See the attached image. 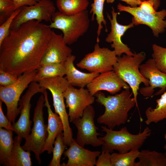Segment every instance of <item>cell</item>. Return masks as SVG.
<instances>
[{"label": "cell", "instance_id": "1", "mask_svg": "<svg viewBox=\"0 0 166 166\" xmlns=\"http://www.w3.org/2000/svg\"><path fill=\"white\" fill-rule=\"evenodd\" d=\"M51 29L32 20L10 30L0 45V69L18 77L37 70L51 38Z\"/></svg>", "mask_w": 166, "mask_h": 166}, {"label": "cell", "instance_id": "2", "mask_svg": "<svg viewBox=\"0 0 166 166\" xmlns=\"http://www.w3.org/2000/svg\"><path fill=\"white\" fill-rule=\"evenodd\" d=\"M130 88L125 89L119 93L107 97L101 91L94 95L96 97V101L105 108L103 114L97 119L98 123L104 124L113 129L116 126L126 123L129 112L136 106Z\"/></svg>", "mask_w": 166, "mask_h": 166}, {"label": "cell", "instance_id": "3", "mask_svg": "<svg viewBox=\"0 0 166 166\" xmlns=\"http://www.w3.org/2000/svg\"><path fill=\"white\" fill-rule=\"evenodd\" d=\"M101 128V131L106 133L103 137H99L103 142L102 150L107 151L110 153L113 152L114 150L124 153L133 149H139L150 136L152 132L148 127L137 134L129 132L126 127L117 131L110 129L106 126H102Z\"/></svg>", "mask_w": 166, "mask_h": 166}, {"label": "cell", "instance_id": "4", "mask_svg": "<svg viewBox=\"0 0 166 166\" xmlns=\"http://www.w3.org/2000/svg\"><path fill=\"white\" fill-rule=\"evenodd\" d=\"M146 57L145 53L143 51L134 52L132 56L124 54L122 56L117 57V61L113 66V70L131 89L136 106L138 109L137 97L139 85L142 83L145 86L149 85V80L142 75L139 69L140 66Z\"/></svg>", "mask_w": 166, "mask_h": 166}, {"label": "cell", "instance_id": "5", "mask_svg": "<svg viewBox=\"0 0 166 166\" xmlns=\"http://www.w3.org/2000/svg\"><path fill=\"white\" fill-rule=\"evenodd\" d=\"M90 23L88 11L86 10L77 14L67 15L55 12L49 26L51 29L61 30L65 43L73 44L87 31Z\"/></svg>", "mask_w": 166, "mask_h": 166}, {"label": "cell", "instance_id": "6", "mask_svg": "<svg viewBox=\"0 0 166 166\" xmlns=\"http://www.w3.org/2000/svg\"><path fill=\"white\" fill-rule=\"evenodd\" d=\"M37 82L41 87L48 89L52 94L55 112L60 117L64 126L63 132L65 143L69 146L74 139L69 124V117L66 109L63 93L70 85L63 77L43 79Z\"/></svg>", "mask_w": 166, "mask_h": 166}, {"label": "cell", "instance_id": "7", "mask_svg": "<svg viewBox=\"0 0 166 166\" xmlns=\"http://www.w3.org/2000/svg\"><path fill=\"white\" fill-rule=\"evenodd\" d=\"M45 102L44 96L42 94L38 99L34 109L33 117L34 124L31 132L25 139L24 144L22 146L25 150L34 153L39 164L42 163L40 155L42 153L48 136L47 124H45L43 117Z\"/></svg>", "mask_w": 166, "mask_h": 166}, {"label": "cell", "instance_id": "8", "mask_svg": "<svg viewBox=\"0 0 166 166\" xmlns=\"http://www.w3.org/2000/svg\"><path fill=\"white\" fill-rule=\"evenodd\" d=\"M36 73L37 70L25 72L19 76L17 81L12 85L6 87L0 86V99L6 105V116L13 125L20 113L18 105L20 96L29 85L34 81Z\"/></svg>", "mask_w": 166, "mask_h": 166}, {"label": "cell", "instance_id": "9", "mask_svg": "<svg viewBox=\"0 0 166 166\" xmlns=\"http://www.w3.org/2000/svg\"><path fill=\"white\" fill-rule=\"evenodd\" d=\"M117 58L114 50L108 48H101L99 43H97L94 45L93 51L86 54L77 65L90 73H101L113 70Z\"/></svg>", "mask_w": 166, "mask_h": 166}, {"label": "cell", "instance_id": "10", "mask_svg": "<svg viewBox=\"0 0 166 166\" xmlns=\"http://www.w3.org/2000/svg\"><path fill=\"white\" fill-rule=\"evenodd\" d=\"M95 115L94 109L90 105L84 110L81 117L72 122L77 129L75 140L83 147L86 145L98 147L103 144V141L97 137L101 134L97 132L98 128L94 123Z\"/></svg>", "mask_w": 166, "mask_h": 166}, {"label": "cell", "instance_id": "11", "mask_svg": "<svg viewBox=\"0 0 166 166\" xmlns=\"http://www.w3.org/2000/svg\"><path fill=\"white\" fill-rule=\"evenodd\" d=\"M117 8L120 12H126L132 15V22L135 26L145 25L151 29L154 36L158 37L166 29V10L163 9L152 14H148L142 11L139 6L132 7L119 3Z\"/></svg>", "mask_w": 166, "mask_h": 166}, {"label": "cell", "instance_id": "12", "mask_svg": "<svg viewBox=\"0 0 166 166\" xmlns=\"http://www.w3.org/2000/svg\"><path fill=\"white\" fill-rule=\"evenodd\" d=\"M25 94L20 99L18 105L20 110V116L13 125L14 131L17 136L26 139L30 135L32 121L30 119L31 107L30 101L32 97L38 93L42 94L46 89L40 86L39 83L33 81L29 85Z\"/></svg>", "mask_w": 166, "mask_h": 166}, {"label": "cell", "instance_id": "13", "mask_svg": "<svg viewBox=\"0 0 166 166\" xmlns=\"http://www.w3.org/2000/svg\"><path fill=\"white\" fill-rule=\"evenodd\" d=\"M20 8V11L14 19L10 30L16 28L22 24L32 20L51 22L56 9L51 0H40L35 4L23 6Z\"/></svg>", "mask_w": 166, "mask_h": 166}, {"label": "cell", "instance_id": "14", "mask_svg": "<svg viewBox=\"0 0 166 166\" xmlns=\"http://www.w3.org/2000/svg\"><path fill=\"white\" fill-rule=\"evenodd\" d=\"M140 72L145 78L149 80V85L139 89L141 94L152 97L164 93L166 90V73L157 67L153 58H149L139 67Z\"/></svg>", "mask_w": 166, "mask_h": 166}, {"label": "cell", "instance_id": "15", "mask_svg": "<svg viewBox=\"0 0 166 166\" xmlns=\"http://www.w3.org/2000/svg\"><path fill=\"white\" fill-rule=\"evenodd\" d=\"M63 96L66 107L69 109V121L72 122L75 119L81 117L85 109L93 104L95 101L94 96L87 89H77L71 85L64 92Z\"/></svg>", "mask_w": 166, "mask_h": 166}, {"label": "cell", "instance_id": "16", "mask_svg": "<svg viewBox=\"0 0 166 166\" xmlns=\"http://www.w3.org/2000/svg\"><path fill=\"white\" fill-rule=\"evenodd\" d=\"M119 12H116L113 7H112L111 18L109 15L107 14V17L111 24V31L105 39V41L111 44V48H114L117 56H121L122 54L125 53L128 55L132 56L134 53L132 52L127 45L124 44L121 41V38L128 29L134 27L132 23L128 25H124L119 24L117 20V16Z\"/></svg>", "mask_w": 166, "mask_h": 166}, {"label": "cell", "instance_id": "17", "mask_svg": "<svg viewBox=\"0 0 166 166\" xmlns=\"http://www.w3.org/2000/svg\"><path fill=\"white\" fill-rule=\"evenodd\" d=\"M86 86L93 96L101 90L106 91L112 94H114L119 92L122 88L125 89L130 88L113 70L100 73Z\"/></svg>", "mask_w": 166, "mask_h": 166}, {"label": "cell", "instance_id": "18", "mask_svg": "<svg viewBox=\"0 0 166 166\" xmlns=\"http://www.w3.org/2000/svg\"><path fill=\"white\" fill-rule=\"evenodd\" d=\"M67 45L64 41L63 34H57L53 30L40 65L65 62L72 55V50Z\"/></svg>", "mask_w": 166, "mask_h": 166}, {"label": "cell", "instance_id": "19", "mask_svg": "<svg viewBox=\"0 0 166 166\" xmlns=\"http://www.w3.org/2000/svg\"><path fill=\"white\" fill-rule=\"evenodd\" d=\"M69 148L63 153L68 158L65 166H94L95 165L97 158L101 152L91 151L85 149L73 139Z\"/></svg>", "mask_w": 166, "mask_h": 166}, {"label": "cell", "instance_id": "20", "mask_svg": "<svg viewBox=\"0 0 166 166\" xmlns=\"http://www.w3.org/2000/svg\"><path fill=\"white\" fill-rule=\"evenodd\" d=\"M45 99V106L47 109L48 121L47 128L48 136L44 146L42 153L47 151L48 154L53 152V145L57 135L63 131L64 126L58 115L52 111L49 105L46 89L43 93Z\"/></svg>", "mask_w": 166, "mask_h": 166}, {"label": "cell", "instance_id": "21", "mask_svg": "<svg viewBox=\"0 0 166 166\" xmlns=\"http://www.w3.org/2000/svg\"><path fill=\"white\" fill-rule=\"evenodd\" d=\"M75 59L76 56L72 54L64 62L66 75L65 77L71 85L80 88H84L100 73H86L79 71L74 65Z\"/></svg>", "mask_w": 166, "mask_h": 166}, {"label": "cell", "instance_id": "22", "mask_svg": "<svg viewBox=\"0 0 166 166\" xmlns=\"http://www.w3.org/2000/svg\"><path fill=\"white\" fill-rule=\"evenodd\" d=\"M13 131L0 128V162L1 164L9 166L14 140Z\"/></svg>", "mask_w": 166, "mask_h": 166}, {"label": "cell", "instance_id": "23", "mask_svg": "<svg viewBox=\"0 0 166 166\" xmlns=\"http://www.w3.org/2000/svg\"><path fill=\"white\" fill-rule=\"evenodd\" d=\"M22 138L17 136L14 139L9 166H31V154L29 151H25L21 146Z\"/></svg>", "mask_w": 166, "mask_h": 166}, {"label": "cell", "instance_id": "24", "mask_svg": "<svg viewBox=\"0 0 166 166\" xmlns=\"http://www.w3.org/2000/svg\"><path fill=\"white\" fill-rule=\"evenodd\" d=\"M139 161L135 166H166V156L164 153L148 149L140 151Z\"/></svg>", "mask_w": 166, "mask_h": 166}, {"label": "cell", "instance_id": "25", "mask_svg": "<svg viewBox=\"0 0 166 166\" xmlns=\"http://www.w3.org/2000/svg\"><path fill=\"white\" fill-rule=\"evenodd\" d=\"M156 101L157 104L155 109L149 107L145 111L146 120L145 123L147 125L156 123L166 119V91Z\"/></svg>", "mask_w": 166, "mask_h": 166}, {"label": "cell", "instance_id": "26", "mask_svg": "<svg viewBox=\"0 0 166 166\" xmlns=\"http://www.w3.org/2000/svg\"><path fill=\"white\" fill-rule=\"evenodd\" d=\"M65 75L64 62L40 65L37 69L34 81L37 82L41 79L59 76L63 77Z\"/></svg>", "mask_w": 166, "mask_h": 166}, {"label": "cell", "instance_id": "27", "mask_svg": "<svg viewBox=\"0 0 166 166\" xmlns=\"http://www.w3.org/2000/svg\"><path fill=\"white\" fill-rule=\"evenodd\" d=\"M59 11L67 15H74L87 10L88 0H57Z\"/></svg>", "mask_w": 166, "mask_h": 166}, {"label": "cell", "instance_id": "28", "mask_svg": "<svg viewBox=\"0 0 166 166\" xmlns=\"http://www.w3.org/2000/svg\"><path fill=\"white\" fill-rule=\"evenodd\" d=\"M140 153L139 149L124 153L113 152L111 154L112 166H135V160Z\"/></svg>", "mask_w": 166, "mask_h": 166}, {"label": "cell", "instance_id": "29", "mask_svg": "<svg viewBox=\"0 0 166 166\" xmlns=\"http://www.w3.org/2000/svg\"><path fill=\"white\" fill-rule=\"evenodd\" d=\"M106 0H93L91 5V9L90 13L92 14L91 20L93 21L94 19V16H96V20L98 25L97 31V42H99V37L101 34V30L103 28L102 24H103L106 28V32L108 31L106 27V22L103 15V9L105 2Z\"/></svg>", "mask_w": 166, "mask_h": 166}, {"label": "cell", "instance_id": "30", "mask_svg": "<svg viewBox=\"0 0 166 166\" xmlns=\"http://www.w3.org/2000/svg\"><path fill=\"white\" fill-rule=\"evenodd\" d=\"M53 150V156L49 166H60L61 159L67 146L64 141L63 132L60 133L57 137Z\"/></svg>", "mask_w": 166, "mask_h": 166}, {"label": "cell", "instance_id": "31", "mask_svg": "<svg viewBox=\"0 0 166 166\" xmlns=\"http://www.w3.org/2000/svg\"><path fill=\"white\" fill-rule=\"evenodd\" d=\"M152 57L154 59L157 67L166 73V47L154 44L152 45Z\"/></svg>", "mask_w": 166, "mask_h": 166}, {"label": "cell", "instance_id": "32", "mask_svg": "<svg viewBox=\"0 0 166 166\" xmlns=\"http://www.w3.org/2000/svg\"><path fill=\"white\" fill-rule=\"evenodd\" d=\"M15 10L13 0H0V25L3 23Z\"/></svg>", "mask_w": 166, "mask_h": 166}, {"label": "cell", "instance_id": "33", "mask_svg": "<svg viewBox=\"0 0 166 166\" xmlns=\"http://www.w3.org/2000/svg\"><path fill=\"white\" fill-rule=\"evenodd\" d=\"M20 11L19 8L15 10L0 26V45L8 35L12 23L14 18Z\"/></svg>", "mask_w": 166, "mask_h": 166}, {"label": "cell", "instance_id": "34", "mask_svg": "<svg viewBox=\"0 0 166 166\" xmlns=\"http://www.w3.org/2000/svg\"><path fill=\"white\" fill-rule=\"evenodd\" d=\"M18 77L0 69V85L4 87L10 85L18 80Z\"/></svg>", "mask_w": 166, "mask_h": 166}, {"label": "cell", "instance_id": "35", "mask_svg": "<svg viewBox=\"0 0 166 166\" xmlns=\"http://www.w3.org/2000/svg\"><path fill=\"white\" fill-rule=\"evenodd\" d=\"M109 151L102 150L98 157L95 165L96 166H112L111 154Z\"/></svg>", "mask_w": 166, "mask_h": 166}, {"label": "cell", "instance_id": "36", "mask_svg": "<svg viewBox=\"0 0 166 166\" xmlns=\"http://www.w3.org/2000/svg\"><path fill=\"white\" fill-rule=\"evenodd\" d=\"M3 101H0V128L10 131H14L13 124L9 121L6 116L4 114L2 109V104Z\"/></svg>", "mask_w": 166, "mask_h": 166}, {"label": "cell", "instance_id": "37", "mask_svg": "<svg viewBox=\"0 0 166 166\" xmlns=\"http://www.w3.org/2000/svg\"><path fill=\"white\" fill-rule=\"evenodd\" d=\"M139 7L142 11L146 13L152 14L156 11L154 8V3L153 0L142 1Z\"/></svg>", "mask_w": 166, "mask_h": 166}, {"label": "cell", "instance_id": "38", "mask_svg": "<svg viewBox=\"0 0 166 166\" xmlns=\"http://www.w3.org/2000/svg\"><path fill=\"white\" fill-rule=\"evenodd\" d=\"M15 10L25 6H31L37 3L40 0H13Z\"/></svg>", "mask_w": 166, "mask_h": 166}, {"label": "cell", "instance_id": "39", "mask_svg": "<svg viewBox=\"0 0 166 166\" xmlns=\"http://www.w3.org/2000/svg\"><path fill=\"white\" fill-rule=\"evenodd\" d=\"M115 0H106L108 3H113ZM124 2L132 7H136L139 6L142 1L141 0H120Z\"/></svg>", "mask_w": 166, "mask_h": 166}, {"label": "cell", "instance_id": "40", "mask_svg": "<svg viewBox=\"0 0 166 166\" xmlns=\"http://www.w3.org/2000/svg\"><path fill=\"white\" fill-rule=\"evenodd\" d=\"M146 0H141V1H144ZM154 3V9L156 10H157L160 5V0H153Z\"/></svg>", "mask_w": 166, "mask_h": 166}, {"label": "cell", "instance_id": "41", "mask_svg": "<svg viewBox=\"0 0 166 166\" xmlns=\"http://www.w3.org/2000/svg\"><path fill=\"white\" fill-rule=\"evenodd\" d=\"M164 137L165 141V144L164 146V149L166 151V133L164 134Z\"/></svg>", "mask_w": 166, "mask_h": 166}, {"label": "cell", "instance_id": "42", "mask_svg": "<svg viewBox=\"0 0 166 166\" xmlns=\"http://www.w3.org/2000/svg\"><path fill=\"white\" fill-rule=\"evenodd\" d=\"M164 154L166 156V152H165L164 153Z\"/></svg>", "mask_w": 166, "mask_h": 166}, {"label": "cell", "instance_id": "43", "mask_svg": "<svg viewBox=\"0 0 166 166\" xmlns=\"http://www.w3.org/2000/svg\"><path fill=\"white\" fill-rule=\"evenodd\" d=\"M55 0L57 1V0Z\"/></svg>", "mask_w": 166, "mask_h": 166}]
</instances>
